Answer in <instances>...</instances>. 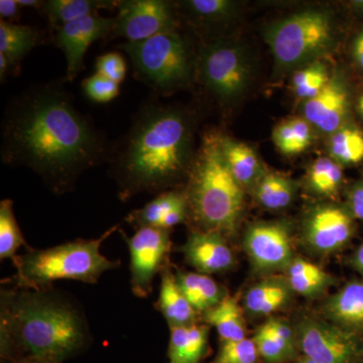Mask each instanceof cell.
Instances as JSON below:
<instances>
[{"label":"cell","mask_w":363,"mask_h":363,"mask_svg":"<svg viewBox=\"0 0 363 363\" xmlns=\"http://www.w3.org/2000/svg\"><path fill=\"white\" fill-rule=\"evenodd\" d=\"M112 38L138 43L177 30L176 4L166 0H118Z\"/></svg>","instance_id":"cell-10"},{"label":"cell","mask_w":363,"mask_h":363,"mask_svg":"<svg viewBox=\"0 0 363 363\" xmlns=\"http://www.w3.org/2000/svg\"><path fill=\"white\" fill-rule=\"evenodd\" d=\"M305 242L312 252L329 255L337 252L353 233L351 213L342 207L324 204L315 207L304 223Z\"/></svg>","instance_id":"cell-14"},{"label":"cell","mask_w":363,"mask_h":363,"mask_svg":"<svg viewBox=\"0 0 363 363\" xmlns=\"http://www.w3.org/2000/svg\"><path fill=\"white\" fill-rule=\"evenodd\" d=\"M218 143L222 156L236 181L243 188L257 184L262 177V167L252 147L220 133H218Z\"/></svg>","instance_id":"cell-23"},{"label":"cell","mask_w":363,"mask_h":363,"mask_svg":"<svg viewBox=\"0 0 363 363\" xmlns=\"http://www.w3.org/2000/svg\"><path fill=\"white\" fill-rule=\"evenodd\" d=\"M353 266L363 276V243L355 252L354 257H353Z\"/></svg>","instance_id":"cell-44"},{"label":"cell","mask_w":363,"mask_h":363,"mask_svg":"<svg viewBox=\"0 0 363 363\" xmlns=\"http://www.w3.org/2000/svg\"><path fill=\"white\" fill-rule=\"evenodd\" d=\"M28 247L25 238L13 211V202L4 199L0 202V259H14L18 248Z\"/></svg>","instance_id":"cell-31"},{"label":"cell","mask_w":363,"mask_h":363,"mask_svg":"<svg viewBox=\"0 0 363 363\" xmlns=\"http://www.w3.org/2000/svg\"><path fill=\"white\" fill-rule=\"evenodd\" d=\"M43 43L44 37L38 28L0 21V54L9 60L11 73H20L21 61Z\"/></svg>","instance_id":"cell-20"},{"label":"cell","mask_w":363,"mask_h":363,"mask_svg":"<svg viewBox=\"0 0 363 363\" xmlns=\"http://www.w3.org/2000/svg\"><path fill=\"white\" fill-rule=\"evenodd\" d=\"M82 88L87 97L97 104L111 102L119 94L118 83L98 73L84 79Z\"/></svg>","instance_id":"cell-36"},{"label":"cell","mask_w":363,"mask_h":363,"mask_svg":"<svg viewBox=\"0 0 363 363\" xmlns=\"http://www.w3.org/2000/svg\"><path fill=\"white\" fill-rule=\"evenodd\" d=\"M294 291L288 279L272 278L253 285L243 298L245 309L255 316H267L290 303Z\"/></svg>","instance_id":"cell-18"},{"label":"cell","mask_w":363,"mask_h":363,"mask_svg":"<svg viewBox=\"0 0 363 363\" xmlns=\"http://www.w3.org/2000/svg\"><path fill=\"white\" fill-rule=\"evenodd\" d=\"M203 83L215 98L228 104L240 96L250 77L247 59L238 47L226 40L205 45L199 58Z\"/></svg>","instance_id":"cell-8"},{"label":"cell","mask_w":363,"mask_h":363,"mask_svg":"<svg viewBox=\"0 0 363 363\" xmlns=\"http://www.w3.org/2000/svg\"><path fill=\"white\" fill-rule=\"evenodd\" d=\"M304 357L318 363H353L357 354V341L352 331L323 320L308 318L296 330Z\"/></svg>","instance_id":"cell-11"},{"label":"cell","mask_w":363,"mask_h":363,"mask_svg":"<svg viewBox=\"0 0 363 363\" xmlns=\"http://www.w3.org/2000/svg\"><path fill=\"white\" fill-rule=\"evenodd\" d=\"M266 37L279 66L303 65L330 47L331 20L324 11H301L274 23Z\"/></svg>","instance_id":"cell-7"},{"label":"cell","mask_w":363,"mask_h":363,"mask_svg":"<svg viewBox=\"0 0 363 363\" xmlns=\"http://www.w3.org/2000/svg\"><path fill=\"white\" fill-rule=\"evenodd\" d=\"M11 73V65H9V60L4 55L0 54V79L1 83L6 81L7 74Z\"/></svg>","instance_id":"cell-43"},{"label":"cell","mask_w":363,"mask_h":363,"mask_svg":"<svg viewBox=\"0 0 363 363\" xmlns=\"http://www.w3.org/2000/svg\"><path fill=\"white\" fill-rule=\"evenodd\" d=\"M174 274L179 289L197 313L208 311L227 295L224 289L208 274L182 271Z\"/></svg>","instance_id":"cell-22"},{"label":"cell","mask_w":363,"mask_h":363,"mask_svg":"<svg viewBox=\"0 0 363 363\" xmlns=\"http://www.w3.org/2000/svg\"><path fill=\"white\" fill-rule=\"evenodd\" d=\"M222 156L218 133H208L189 177V211L201 230L233 235L242 213L245 192Z\"/></svg>","instance_id":"cell-4"},{"label":"cell","mask_w":363,"mask_h":363,"mask_svg":"<svg viewBox=\"0 0 363 363\" xmlns=\"http://www.w3.org/2000/svg\"><path fill=\"white\" fill-rule=\"evenodd\" d=\"M311 124L305 118H294L279 124L272 131L274 145L285 155L305 152L312 143Z\"/></svg>","instance_id":"cell-28"},{"label":"cell","mask_w":363,"mask_h":363,"mask_svg":"<svg viewBox=\"0 0 363 363\" xmlns=\"http://www.w3.org/2000/svg\"><path fill=\"white\" fill-rule=\"evenodd\" d=\"M329 152L339 164H355L363 161V133L353 126H342L331 135Z\"/></svg>","instance_id":"cell-30"},{"label":"cell","mask_w":363,"mask_h":363,"mask_svg":"<svg viewBox=\"0 0 363 363\" xmlns=\"http://www.w3.org/2000/svg\"><path fill=\"white\" fill-rule=\"evenodd\" d=\"M298 363H318V362H315V360L311 359V358L304 357L301 358L300 362H298Z\"/></svg>","instance_id":"cell-47"},{"label":"cell","mask_w":363,"mask_h":363,"mask_svg":"<svg viewBox=\"0 0 363 363\" xmlns=\"http://www.w3.org/2000/svg\"><path fill=\"white\" fill-rule=\"evenodd\" d=\"M296 188L292 181L278 174H267L257 184V199L269 210L288 207L293 201Z\"/></svg>","instance_id":"cell-29"},{"label":"cell","mask_w":363,"mask_h":363,"mask_svg":"<svg viewBox=\"0 0 363 363\" xmlns=\"http://www.w3.org/2000/svg\"><path fill=\"white\" fill-rule=\"evenodd\" d=\"M342 178V169L337 162L329 157H320L309 169L308 184L316 194L332 196L338 192Z\"/></svg>","instance_id":"cell-32"},{"label":"cell","mask_w":363,"mask_h":363,"mask_svg":"<svg viewBox=\"0 0 363 363\" xmlns=\"http://www.w3.org/2000/svg\"><path fill=\"white\" fill-rule=\"evenodd\" d=\"M350 109L347 88L337 76L330 78L328 84L304 104L306 121L318 130L333 135L342 128Z\"/></svg>","instance_id":"cell-16"},{"label":"cell","mask_w":363,"mask_h":363,"mask_svg":"<svg viewBox=\"0 0 363 363\" xmlns=\"http://www.w3.org/2000/svg\"><path fill=\"white\" fill-rule=\"evenodd\" d=\"M130 56L136 79L159 95L171 94L192 80L194 61L189 43L169 30L138 43L119 45Z\"/></svg>","instance_id":"cell-6"},{"label":"cell","mask_w":363,"mask_h":363,"mask_svg":"<svg viewBox=\"0 0 363 363\" xmlns=\"http://www.w3.org/2000/svg\"><path fill=\"white\" fill-rule=\"evenodd\" d=\"M90 342L84 312L68 296L52 288L1 289L0 351L4 359L62 363Z\"/></svg>","instance_id":"cell-3"},{"label":"cell","mask_w":363,"mask_h":363,"mask_svg":"<svg viewBox=\"0 0 363 363\" xmlns=\"http://www.w3.org/2000/svg\"><path fill=\"white\" fill-rule=\"evenodd\" d=\"M294 293L306 298H315L326 292L334 283V278L322 267L309 260L294 257L285 269Z\"/></svg>","instance_id":"cell-24"},{"label":"cell","mask_w":363,"mask_h":363,"mask_svg":"<svg viewBox=\"0 0 363 363\" xmlns=\"http://www.w3.org/2000/svg\"><path fill=\"white\" fill-rule=\"evenodd\" d=\"M203 320L216 328L222 342L247 338L245 318L238 300L226 295L219 304L203 313Z\"/></svg>","instance_id":"cell-25"},{"label":"cell","mask_w":363,"mask_h":363,"mask_svg":"<svg viewBox=\"0 0 363 363\" xmlns=\"http://www.w3.org/2000/svg\"><path fill=\"white\" fill-rule=\"evenodd\" d=\"M191 133L190 121L181 109L159 100L145 102L107 160L119 199L159 195L175 185L188 169Z\"/></svg>","instance_id":"cell-2"},{"label":"cell","mask_w":363,"mask_h":363,"mask_svg":"<svg viewBox=\"0 0 363 363\" xmlns=\"http://www.w3.org/2000/svg\"><path fill=\"white\" fill-rule=\"evenodd\" d=\"M264 326L283 346L284 350L292 357L294 351H295L296 338H297L296 332L293 331L292 327L286 322L279 319H271L266 322Z\"/></svg>","instance_id":"cell-39"},{"label":"cell","mask_w":363,"mask_h":363,"mask_svg":"<svg viewBox=\"0 0 363 363\" xmlns=\"http://www.w3.org/2000/svg\"><path fill=\"white\" fill-rule=\"evenodd\" d=\"M350 213L363 220V184L351 191L350 196Z\"/></svg>","instance_id":"cell-41"},{"label":"cell","mask_w":363,"mask_h":363,"mask_svg":"<svg viewBox=\"0 0 363 363\" xmlns=\"http://www.w3.org/2000/svg\"><path fill=\"white\" fill-rule=\"evenodd\" d=\"M353 55H354V59L358 65L363 69V32L360 33L355 40Z\"/></svg>","instance_id":"cell-42"},{"label":"cell","mask_w":363,"mask_h":363,"mask_svg":"<svg viewBox=\"0 0 363 363\" xmlns=\"http://www.w3.org/2000/svg\"><path fill=\"white\" fill-rule=\"evenodd\" d=\"M119 233L130 250V286L138 298H147L152 292V283L160 272L169 264L171 235L167 229L143 227L128 236Z\"/></svg>","instance_id":"cell-9"},{"label":"cell","mask_w":363,"mask_h":363,"mask_svg":"<svg viewBox=\"0 0 363 363\" xmlns=\"http://www.w3.org/2000/svg\"><path fill=\"white\" fill-rule=\"evenodd\" d=\"M21 7H32V9H39L42 11L43 4L44 1L39 0H16Z\"/></svg>","instance_id":"cell-45"},{"label":"cell","mask_w":363,"mask_h":363,"mask_svg":"<svg viewBox=\"0 0 363 363\" xmlns=\"http://www.w3.org/2000/svg\"><path fill=\"white\" fill-rule=\"evenodd\" d=\"M180 250L188 264L208 276L230 271L235 264V257L225 238L213 231H193Z\"/></svg>","instance_id":"cell-15"},{"label":"cell","mask_w":363,"mask_h":363,"mask_svg":"<svg viewBox=\"0 0 363 363\" xmlns=\"http://www.w3.org/2000/svg\"><path fill=\"white\" fill-rule=\"evenodd\" d=\"M21 6L16 0H1L0 1V16L1 21L13 23L20 18Z\"/></svg>","instance_id":"cell-40"},{"label":"cell","mask_w":363,"mask_h":363,"mask_svg":"<svg viewBox=\"0 0 363 363\" xmlns=\"http://www.w3.org/2000/svg\"><path fill=\"white\" fill-rule=\"evenodd\" d=\"M324 315L329 322L346 330L363 328V281H353L325 302Z\"/></svg>","instance_id":"cell-17"},{"label":"cell","mask_w":363,"mask_h":363,"mask_svg":"<svg viewBox=\"0 0 363 363\" xmlns=\"http://www.w3.org/2000/svg\"><path fill=\"white\" fill-rule=\"evenodd\" d=\"M329 80L326 67L322 63H312L296 72L292 85L297 96L307 101L317 96Z\"/></svg>","instance_id":"cell-34"},{"label":"cell","mask_w":363,"mask_h":363,"mask_svg":"<svg viewBox=\"0 0 363 363\" xmlns=\"http://www.w3.org/2000/svg\"><path fill=\"white\" fill-rule=\"evenodd\" d=\"M109 152L104 135L59 83L33 85L7 104L2 162L32 169L54 194L73 190L81 174L107 161Z\"/></svg>","instance_id":"cell-1"},{"label":"cell","mask_w":363,"mask_h":363,"mask_svg":"<svg viewBox=\"0 0 363 363\" xmlns=\"http://www.w3.org/2000/svg\"><path fill=\"white\" fill-rule=\"evenodd\" d=\"M180 6L197 23L213 25L228 20L235 6L228 0H190L181 2Z\"/></svg>","instance_id":"cell-33"},{"label":"cell","mask_w":363,"mask_h":363,"mask_svg":"<svg viewBox=\"0 0 363 363\" xmlns=\"http://www.w3.org/2000/svg\"><path fill=\"white\" fill-rule=\"evenodd\" d=\"M96 73L101 74L116 83H121L126 76L125 60L119 52H106L96 60Z\"/></svg>","instance_id":"cell-38"},{"label":"cell","mask_w":363,"mask_h":363,"mask_svg":"<svg viewBox=\"0 0 363 363\" xmlns=\"http://www.w3.org/2000/svg\"><path fill=\"white\" fill-rule=\"evenodd\" d=\"M157 309L162 313L169 328L196 323L197 312L179 289L175 274L169 269L168 264L162 271L161 289Z\"/></svg>","instance_id":"cell-19"},{"label":"cell","mask_w":363,"mask_h":363,"mask_svg":"<svg viewBox=\"0 0 363 363\" xmlns=\"http://www.w3.org/2000/svg\"><path fill=\"white\" fill-rule=\"evenodd\" d=\"M260 357L269 363H281L292 357L264 325L255 332L252 338Z\"/></svg>","instance_id":"cell-37"},{"label":"cell","mask_w":363,"mask_h":363,"mask_svg":"<svg viewBox=\"0 0 363 363\" xmlns=\"http://www.w3.org/2000/svg\"><path fill=\"white\" fill-rule=\"evenodd\" d=\"M169 335V363H199L208 347L209 328L197 323L174 327Z\"/></svg>","instance_id":"cell-21"},{"label":"cell","mask_w":363,"mask_h":363,"mask_svg":"<svg viewBox=\"0 0 363 363\" xmlns=\"http://www.w3.org/2000/svg\"><path fill=\"white\" fill-rule=\"evenodd\" d=\"M113 0H48L44 1L42 13L47 16L55 30L70 21L97 14L102 9H116Z\"/></svg>","instance_id":"cell-26"},{"label":"cell","mask_w":363,"mask_h":363,"mask_svg":"<svg viewBox=\"0 0 363 363\" xmlns=\"http://www.w3.org/2000/svg\"><path fill=\"white\" fill-rule=\"evenodd\" d=\"M357 109L359 111L360 116L363 117V94L359 97L357 101Z\"/></svg>","instance_id":"cell-46"},{"label":"cell","mask_w":363,"mask_h":363,"mask_svg":"<svg viewBox=\"0 0 363 363\" xmlns=\"http://www.w3.org/2000/svg\"><path fill=\"white\" fill-rule=\"evenodd\" d=\"M243 245L255 271H285L295 257L290 229L281 222L253 224L245 234Z\"/></svg>","instance_id":"cell-12"},{"label":"cell","mask_w":363,"mask_h":363,"mask_svg":"<svg viewBox=\"0 0 363 363\" xmlns=\"http://www.w3.org/2000/svg\"><path fill=\"white\" fill-rule=\"evenodd\" d=\"M18 363H28V362H18Z\"/></svg>","instance_id":"cell-49"},{"label":"cell","mask_w":363,"mask_h":363,"mask_svg":"<svg viewBox=\"0 0 363 363\" xmlns=\"http://www.w3.org/2000/svg\"><path fill=\"white\" fill-rule=\"evenodd\" d=\"M188 205L186 193L169 190L157 195L140 209L130 212L125 221L135 229L159 227L162 219L177 208Z\"/></svg>","instance_id":"cell-27"},{"label":"cell","mask_w":363,"mask_h":363,"mask_svg":"<svg viewBox=\"0 0 363 363\" xmlns=\"http://www.w3.org/2000/svg\"><path fill=\"white\" fill-rule=\"evenodd\" d=\"M114 21V18H104L97 13L70 21L57 28L55 44L65 55L67 82L75 80L84 68V56L90 45L111 37Z\"/></svg>","instance_id":"cell-13"},{"label":"cell","mask_w":363,"mask_h":363,"mask_svg":"<svg viewBox=\"0 0 363 363\" xmlns=\"http://www.w3.org/2000/svg\"><path fill=\"white\" fill-rule=\"evenodd\" d=\"M28 363H56V362H28Z\"/></svg>","instance_id":"cell-48"},{"label":"cell","mask_w":363,"mask_h":363,"mask_svg":"<svg viewBox=\"0 0 363 363\" xmlns=\"http://www.w3.org/2000/svg\"><path fill=\"white\" fill-rule=\"evenodd\" d=\"M259 351L253 339L222 342L213 363H257Z\"/></svg>","instance_id":"cell-35"},{"label":"cell","mask_w":363,"mask_h":363,"mask_svg":"<svg viewBox=\"0 0 363 363\" xmlns=\"http://www.w3.org/2000/svg\"><path fill=\"white\" fill-rule=\"evenodd\" d=\"M116 230L118 225L95 240L69 241L45 250L26 247L23 255L13 259L14 288L45 290L62 279L96 284L104 272L119 267V262L107 259L100 252L104 240Z\"/></svg>","instance_id":"cell-5"}]
</instances>
